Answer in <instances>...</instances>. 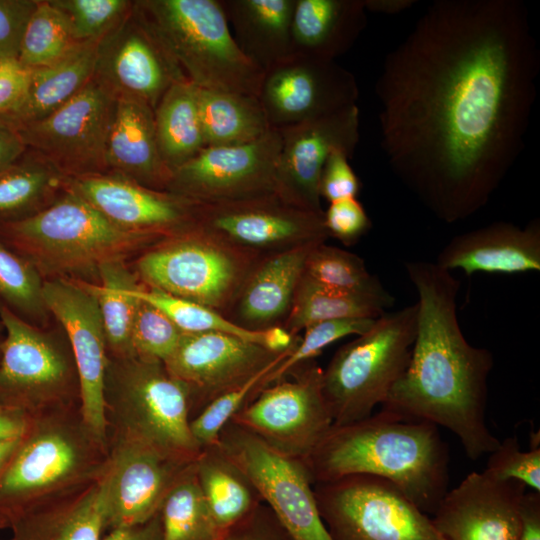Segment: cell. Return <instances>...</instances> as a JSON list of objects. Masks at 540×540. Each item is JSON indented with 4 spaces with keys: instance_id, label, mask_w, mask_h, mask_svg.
<instances>
[{
    "instance_id": "16",
    "label": "cell",
    "mask_w": 540,
    "mask_h": 540,
    "mask_svg": "<svg viewBox=\"0 0 540 540\" xmlns=\"http://www.w3.org/2000/svg\"><path fill=\"white\" fill-rule=\"evenodd\" d=\"M93 79L117 100H138L153 110L172 85L188 80L135 1L99 41Z\"/></svg>"
},
{
    "instance_id": "9",
    "label": "cell",
    "mask_w": 540,
    "mask_h": 540,
    "mask_svg": "<svg viewBox=\"0 0 540 540\" xmlns=\"http://www.w3.org/2000/svg\"><path fill=\"white\" fill-rule=\"evenodd\" d=\"M159 244L137 262L149 287L220 313L229 311L263 257L229 246L194 227Z\"/></svg>"
},
{
    "instance_id": "5",
    "label": "cell",
    "mask_w": 540,
    "mask_h": 540,
    "mask_svg": "<svg viewBox=\"0 0 540 540\" xmlns=\"http://www.w3.org/2000/svg\"><path fill=\"white\" fill-rule=\"evenodd\" d=\"M152 29L200 89L258 97L264 71L239 48L220 0H137Z\"/></svg>"
},
{
    "instance_id": "58",
    "label": "cell",
    "mask_w": 540,
    "mask_h": 540,
    "mask_svg": "<svg viewBox=\"0 0 540 540\" xmlns=\"http://www.w3.org/2000/svg\"><path fill=\"white\" fill-rule=\"evenodd\" d=\"M21 439L0 442V474L19 447Z\"/></svg>"
},
{
    "instance_id": "52",
    "label": "cell",
    "mask_w": 540,
    "mask_h": 540,
    "mask_svg": "<svg viewBox=\"0 0 540 540\" xmlns=\"http://www.w3.org/2000/svg\"><path fill=\"white\" fill-rule=\"evenodd\" d=\"M30 69L18 59L0 60V117L9 113L22 99L29 82Z\"/></svg>"
},
{
    "instance_id": "26",
    "label": "cell",
    "mask_w": 540,
    "mask_h": 540,
    "mask_svg": "<svg viewBox=\"0 0 540 540\" xmlns=\"http://www.w3.org/2000/svg\"><path fill=\"white\" fill-rule=\"evenodd\" d=\"M317 245H304L261 257L229 309L233 316L231 320L250 330H264L283 323L303 276L307 257Z\"/></svg>"
},
{
    "instance_id": "13",
    "label": "cell",
    "mask_w": 540,
    "mask_h": 540,
    "mask_svg": "<svg viewBox=\"0 0 540 540\" xmlns=\"http://www.w3.org/2000/svg\"><path fill=\"white\" fill-rule=\"evenodd\" d=\"M116 104L92 78L59 109L17 130L27 149L68 179L107 173L106 145Z\"/></svg>"
},
{
    "instance_id": "42",
    "label": "cell",
    "mask_w": 540,
    "mask_h": 540,
    "mask_svg": "<svg viewBox=\"0 0 540 540\" xmlns=\"http://www.w3.org/2000/svg\"><path fill=\"white\" fill-rule=\"evenodd\" d=\"M376 319L327 320L308 326L292 350L265 376L259 391L286 378L298 366L314 360L327 346L337 340L350 335L364 334L373 326Z\"/></svg>"
},
{
    "instance_id": "27",
    "label": "cell",
    "mask_w": 540,
    "mask_h": 540,
    "mask_svg": "<svg viewBox=\"0 0 540 540\" xmlns=\"http://www.w3.org/2000/svg\"><path fill=\"white\" fill-rule=\"evenodd\" d=\"M107 173L166 191L171 173L161 158L154 110L144 102L118 99L106 145Z\"/></svg>"
},
{
    "instance_id": "18",
    "label": "cell",
    "mask_w": 540,
    "mask_h": 540,
    "mask_svg": "<svg viewBox=\"0 0 540 540\" xmlns=\"http://www.w3.org/2000/svg\"><path fill=\"white\" fill-rule=\"evenodd\" d=\"M292 348L276 353L227 334L183 332L163 363L186 387L192 420L217 397L276 366Z\"/></svg>"
},
{
    "instance_id": "15",
    "label": "cell",
    "mask_w": 540,
    "mask_h": 540,
    "mask_svg": "<svg viewBox=\"0 0 540 540\" xmlns=\"http://www.w3.org/2000/svg\"><path fill=\"white\" fill-rule=\"evenodd\" d=\"M193 227L236 249L265 256L326 243L323 215L294 206L277 194L252 200L195 203Z\"/></svg>"
},
{
    "instance_id": "2",
    "label": "cell",
    "mask_w": 540,
    "mask_h": 540,
    "mask_svg": "<svg viewBox=\"0 0 540 540\" xmlns=\"http://www.w3.org/2000/svg\"><path fill=\"white\" fill-rule=\"evenodd\" d=\"M418 294L417 328L408 365L381 409L442 426L477 460L500 444L486 423L493 355L471 345L457 316L460 281L430 261H407Z\"/></svg>"
},
{
    "instance_id": "49",
    "label": "cell",
    "mask_w": 540,
    "mask_h": 540,
    "mask_svg": "<svg viewBox=\"0 0 540 540\" xmlns=\"http://www.w3.org/2000/svg\"><path fill=\"white\" fill-rule=\"evenodd\" d=\"M38 0H0V60L18 59L25 29Z\"/></svg>"
},
{
    "instance_id": "54",
    "label": "cell",
    "mask_w": 540,
    "mask_h": 540,
    "mask_svg": "<svg viewBox=\"0 0 540 540\" xmlns=\"http://www.w3.org/2000/svg\"><path fill=\"white\" fill-rule=\"evenodd\" d=\"M26 150L18 130L0 119V173L17 163Z\"/></svg>"
},
{
    "instance_id": "50",
    "label": "cell",
    "mask_w": 540,
    "mask_h": 540,
    "mask_svg": "<svg viewBox=\"0 0 540 540\" xmlns=\"http://www.w3.org/2000/svg\"><path fill=\"white\" fill-rule=\"evenodd\" d=\"M351 157L342 150L333 151L328 157L319 182L320 197L329 203L356 198L361 182L349 164Z\"/></svg>"
},
{
    "instance_id": "34",
    "label": "cell",
    "mask_w": 540,
    "mask_h": 540,
    "mask_svg": "<svg viewBox=\"0 0 540 540\" xmlns=\"http://www.w3.org/2000/svg\"><path fill=\"white\" fill-rule=\"evenodd\" d=\"M197 98L206 146L250 143L271 129L256 96L198 88Z\"/></svg>"
},
{
    "instance_id": "37",
    "label": "cell",
    "mask_w": 540,
    "mask_h": 540,
    "mask_svg": "<svg viewBox=\"0 0 540 540\" xmlns=\"http://www.w3.org/2000/svg\"><path fill=\"white\" fill-rule=\"evenodd\" d=\"M98 269L101 285L84 284L97 300L107 345L116 357L133 356L131 330L139 303L133 290L139 285L119 259L106 261Z\"/></svg>"
},
{
    "instance_id": "20",
    "label": "cell",
    "mask_w": 540,
    "mask_h": 540,
    "mask_svg": "<svg viewBox=\"0 0 540 540\" xmlns=\"http://www.w3.org/2000/svg\"><path fill=\"white\" fill-rule=\"evenodd\" d=\"M193 463L169 458L141 442L116 436L97 479L106 530L149 521L159 512L180 475Z\"/></svg>"
},
{
    "instance_id": "22",
    "label": "cell",
    "mask_w": 540,
    "mask_h": 540,
    "mask_svg": "<svg viewBox=\"0 0 540 540\" xmlns=\"http://www.w3.org/2000/svg\"><path fill=\"white\" fill-rule=\"evenodd\" d=\"M525 485L484 470L447 490L432 522L445 540H518Z\"/></svg>"
},
{
    "instance_id": "12",
    "label": "cell",
    "mask_w": 540,
    "mask_h": 540,
    "mask_svg": "<svg viewBox=\"0 0 540 540\" xmlns=\"http://www.w3.org/2000/svg\"><path fill=\"white\" fill-rule=\"evenodd\" d=\"M217 444L250 479L292 540H332L304 461L274 450L232 422L223 428Z\"/></svg>"
},
{
    "instance_id": "40",
    "label": "cell",
    "mask_w": 540,
    "mask_h": 540,
    "mask_svg": "<svg viewBox=\"0 0 540 540\" xmlns=\"http://www.w3.org/2000/svg\"><path fill=\"white\" fill-rule=\"evenodd\" d=\"M77 44L65 15L50 0H38L25 29L18 61L29 69L46 66Z\"/></svg>"
},
{
    "instance_id": "44",
    "label": "cell",
    "mask_w": 540,
    "mask_h": 540,
    "mask_svg": "<svg viewBox=\"0 0 540 540\" xmlns=\"http://www.w3.org/2000/svg\"><path fill=\"white\" fill-rule=\"evenodd\" d=\"M275 367L258 373L244 384L217 397L190 421L192 435L202 449L218 443L223 428L253 399L265 376Z\"/></svg>"
},
{
    "instance_id": "45",
    "label": "cell",
    "mask_w": 540,
    "mask_h": 540,
    "mask_svg": "<svg viewBox=\"0 0 540 540\" xmlns=\"http://www.w3.org/2000/svg\"><path fill=\"white\" fill-rule=\"evenodd\" d=\"M183 332L160 310L139 299L131 330L133 354L164 362Z\"/></svg>"
},
{
    "instance_id": "32",
    "label": "cell",
    "mask_w": 540,
    "mask_h": 540,
    "mask_svg": "<svg viewBox=\"0 0 540 540\" xmlns=\"http://www.w3.org/2000/svg\"><path fill=\"white\" fill-rule=\"evenodd\" d=\"M195 469L201 491L220 533L245 518L263 502L250 479L218 444L202 449Z\"/></svg>"
},
{
    "instance_id": "35",
    "label": "cell",
    "mask_w": 540,
    "mask_h": 540,
    "mask_svg": "<svg viewBox=\"0 0 540 540\" xmlns=\"http://www.w3.org/2000/svg\"><path fill=\"white\" fill-rule=\"evenodd\" d=\"M393 304L394 298L390 293L379 296L339 292L302 276L289 313L281 326L296 337L308 326L322 321L376 319Z\"/></svg>"
},
{
    "instance_id": "29",
    "label": "cell",
    "mask_w": 540,
    "mask_h": 540,
    "mask_svg": "<svg viewBox=\"0 0 540 540\" xmlns=\"http://www.w3.org/2000/svg\"><path fill=\"white\" fill-rule=\"evenodd\" d=\"M98 43H78L59 60L30 69L22 99L0 119L18 129L47 117L63 106L93 78Z\"/></svg>"
},
{
    "instance_id": "28",
    "label": "cell",
    "mask_w": 540,
    "mask_h": 540,
    "mask_svg": "<svg viewBox=\"0 0 540 540\" xmlns=\"http://www.w3.org/2000/svg\"><path fill=\"white\" fill-rule=\"evenodd\" d=\"M364 0H296L291 20L293 54L335 60L366 26Z\"/></svg>"
},
{
    "instance_id": "3",
    "label": "cell",
    "mask_w": 540,
    "mask_h": 540,
    "mask_svg": "<svg viewBox=\"0 0 540 540\" xmlns=\"http://www.w3.org/2000/svg\"><path fill=\"white\" fill-rule=\"evenodd\" d=\"M304 463L313 484L358 474L385 479L426 514L448 490L449 453L438 427L383 409L333 424Z\"/></svg>"
},
{
    "instance_id": "38",
    "label": "cell",
    "mask_w": 540,
    "mask_h": 540,
    "mask_svg": "<svg viewBox=\"0 0 540 540\" xmlns=\"http://www.w3.org/2000/svg\"><path fill=\"white\" fill-rule=\"evenodd\" d=\"M195 462L180 475L160 507L163 540H215L221 534L201 491Z\"/></svg>"
},
{
    "instance_id": "30",
    "label": "cell",
    "mask_w": 540,
    "mask_h": 540,
    "mask_svg": "<svg viewBox=\"0 0 540 540\" xmlns=\"http://www.w3.org/2000/svg\"><path fill=\"white\" fill-rule=\"evenodd\" d=\"M234 39L260 69L290 57L291 20L296 0H220Z\"/></svg>"
},
{
    "instance_id": "43",
    "label": "cell",
    "mask_w": 540,
    "mask_h": 540,
    "mask_svg": "<svg viewBox=\"0 0 540 540\" xmlns=\"http://www.w3.org/2000/svg\"><path fill=\"white\" fill-rule=\"evenodd\" d=\"M67 18L77 43L100 41L132 9L129 0H50Z\"/></svg>"
},
{
    "instance_id": "56",
    "label": "cell",
    "mask_w": 540,
    "mask_h": 540,
    "mask_svg": "<svg viewBox=\"0 0 540 540\" xmlns=\"http://www.w3.org/2000/svg\"><path fill=\"white\" fill-rule=\"evenodd\" d=\"M102 540H163L160 514L140 525L109 530Z\"/></svg>"
},
{
    "instance_id": "51",
    "label": "cell",
    "mask_w": 540,
    "mask_h": 540,
    "mask_svg": "<svg viewBox=\"0 0 540 540\" xmlns=\"http://www.w3.org/2000/svg\"><path fill=\"white\" fill-rule=\"evenodd\" d=\"M215 540H292L273 511L260 503L245 518L224 530Z\"/></svg>"
},
{
    "instance_id": "21",
    "label": "cell",
    "mask_w": 540,
    "mask_h": 540,
    "mask_svg": "<svg viewBox=\"0 0 540 540\" xmlns=\"http://www.w3.org/2000/svg\"><path fill=\"white\" fill-rule=\"evenodd\" d=\"M357 105L332 115L278 129L281 136L276 168L277 195L301 209L323 215L319 182L335 150L352 157L359 142Z\"/></svg>"
},
{
    "instance_id": "46",
    "label": "cell",
    "mask_w": 540,
    "mask_h": 540,
    "mask_svg": "<svg viewBox=\"0 0 540 540\" xmlns=\"http://www.w3.org/2000/svg\"><path fill=\"white\" fill-rule=\"evenodd\" d=\"M43 282L35 268L0 244V295L26 313L46 309Z\"/></svg>"
},
{
    "instance_id": "31",
    "label": "cell",
    "mask_w": 540,
    "mask_h": 540,
    "mask_svg": "<svg viewBox=\"0 0 540 540\" xmlns=\"http://www.w3.org/2000/svg\"><path fill=\"white\" fill-rule=\"evenodd\" d=\"M10 540H102L105 512L98 480L18 518Z\"/></svg>"
},
{
    "instance_id": "7",
    "label": "cell",
    "mask_w": 540,
    "mask_h": 540,
    "mask_svg": "<svg viewBox=\"0 0 540 540\" xmlns=\"http://www.w3.org/2000/svg\"><path fill=\"white\" fill-rule=\"evenodd\" d=\"M417 303L379 316L364 334L342 345L322 373L333 424L372 414L405 371L415 340Z\"/></svg>"
},
{
    "instance_id": "24",
    "label": "cell",
    "mask_w": 540,
    "mask_h": 540,
    "mask_svg": "<svg viewBox=\"0 0 540 540\" xmlns=\"http://www.w3.org/2000/svg\"><path fill=\"white\" fill-rule=\"evenodd\" d=\"M69 189L112 223L132 231L176 234L193 227L195 202L117 174L68 179Z\"/></svg>"
},
{
    "instance_id": "1",
    "label": "cell",
    "mask_w": 540,
    "mask_h": 540,
    "mask_svg": "<svg viewBox=\"0 0 540 540\" xmlns=\"http://www.w3.org/2000/svg\"><path fill=\"white\" fill-rule=\"evenodd\" d=\"M540 54L518 0H437L384 60L381 146L440 221L483 208L523 147Z\"/></svg>"
},
{
    "instance_id": "41",
    "label": "cell",
    "mask_w": 540,
    "mask_h": 540,
    "mask_svg": "<svg viewBox=\"0 0 540 540\" xmlns=\"http://www.w3.org/2000/svg\"><path fill=\"white\" fill-rule=\"evenodd\" d=\"M64 177L33 152L0 173V214L25 210L41 200Z\"/></svg>"
},
{
    "instance_id": "39",
    "label": "cell",
    "mask_w": 540,
    "mask_h": 540,
    "mask_svg": "<svg viewBox=\"0 0 540 540\" xmlns=\"http://www.w3.org/2000/svg\"><path fill=\"white\" fill-rule=\"evenodd\" d=\"M303 276L339 292L379 296L389 294L380 280L368 271L361 257L326 243L311 250Z\"/></svg>"
},
{
    "instance_id": "4",
    "label": "cell",
    "mask_w": 540,
    "mask_h": 540,
    "mask_svg": "<svg viewBox=\"0 0 540 540\" xmlns=\"http://www.w3.org/2000/svg\"><path fill=\"white\" fill-rule=\"evenodd\" d=\"M107 453L81 417L34 415L0 474V529L10 528L22 515L44 503L93 483Z\"/></svg>"
},
{
    "instance_id": "8",
    "label": "cell",
    "mask_w": 540,
    "mask_h": 540,
    "mask_svg": "<svg viewBox=\"0 0 540 540\" xmlns=\"http://www.w3.org/2000/svg\"><path fill=\"white\" fill-rule=\"evenodd\" d=\"M9 230L45 267L58 272L98 267L172 235L124 229L70 189L45 209L11 222Z\"/></svg>"
},
{
    "instance_id": "14",
    "label": "cell",
    "mask_w": 540,
    "mask_h": 540,
    "mask_svg": "<svg viewBox=\"0 0 540 540\" xmlns=\"http://www.w3.org/2000/svg\"><path fill=\"white\" fill-rule=\"evenodd\" d=\"M280 145V131L271 128L250 143L206 146L172 172L166 191L202 204L275 195Z\"/></svg>"
},
{
    "instance_id": "33",
    "label": "cell",
    "mask_w": 540,
    "mask_h": 540,
    "mask_svg": "<svg viewBox=\"0 0 540 540\" xmlns=\"http://www.w3.org/2000/svg\"><path fill=\"white\" fill-rule=\"evenodd\" d=\"M197 92L188 80L175 83L154 110L159 152L171 174L206 147Z\"/></svg>"
},
{
    "instance_id": "55",
    "label": "cell",
    "mask_w": 540,
    "mask_h": 540,
    "mask_svg": "<svg viewBox=\"0 0 540 540\" xmlns=\"http://www.w3.org/2000/svg\"><path fill=\"white\" fill-rule=\"evenodd\" d=\"M33 415L7 406H0V442L23 438L31 425Z\"/></svg>"
},
{
    "instance_id": "10",
    "label": "cell",
    "mask_w": 540,
    "mask_h": 540,
    "mask_svg": "<svg viewBox=\"0 0 540 540\" xmlns=\"http://www.w3.org/2000/svg\"><path fill=\"white\" fill-rule=\"evenodd\" d=\"M332 540H445L432 519L391 482L348 475L313 484Z\"/></svg>"
},
{
    "instance_id": "25",
    "label": "cell",
    "mask_w": 540,
    "mask_h": 540,
    "mask_svg": "<svg viewBox=\"0 0 540 540\" xmlns=\"http://www.w3.org/2000/svg\"><path fill=\"white\" fill-rule=\"evenodd\" d=\"M435 263L447 270L517 274L540 271V221L524 227L498 221L454 236Z\"/></svg>"
},
{
    "instance_id": "47",
    "label": "cell",
    "mask_w": 540,
    "mask_h": 540,
    "mask_svg": "<svg viewBox=\"0 0 540 540\" xmlns=\"http://www.w3.org/2000/svg\"><path fill=\"white\" fill-rule=\"evenodd\" d=\"M484 471L497 479L521 482L540 493V445H530L529 451H523L515 436L508 437L489 453Z\"/></svg>"
},
{
    "instance_id": "19",
    "label": "cell",
    "mask_w": 540,
    "mask_h": 540,
    "mask_svg": "<svg viewBox=\"0 0 540 540\" xmlns=\"http://www.w3.org/2000/svg\"><path fill=\"white\" fill-rule=\"evenodd\" d=\"M42 298L69 337L79 380L80 415L91 435L107 448L105 407L106 336L95 296L84 283L43 282Z\"/></svg>"
},
{
    "instance_id": "11",
    "label": "cell",
    "mask_w": 540,
    "mask_h": 540,
    "mask_svg": "<svg viewBox=\"0 0 540 540\" xmlns=\"http://www.w3.org/2000/svg\"><path fill=\"white\" fill-rule=\"evenodd\" d=\"M315 360L260 390L230 422L274 450L305 461L333 425Z\"/></svg>"
},
{
    "instance_id": "23",
    "label": "cell",
    "mask_w": 540,
    "mask_h": 540,
    "mask_svg": "<svg viewBox=\"0 0 540 540\" xmlns=\"http://www.w3.org/2000/svg\"><path fill=\"white\" fill-rule=\"evenodd\" d=\"M0 318L6 330L0 348V406L42 413L66 382V360L49 339L7 308H0Z\"/></svg>"
},
{
    "instance_id": "17",
    "label": "cell",
    "mask_w": 540,
    "mask_h": 540,
    "mask_svg": "<svg viewBox=\"0 0 540 540\" xmlns=\"http://www.w3.org/2000/svg\"><path fill=\"white\" fill-rule=\"evenodd\" d=\"M354 75L335 60L292 54L264 71L258 99L271 128L283 129L356 105Z\"/></svg>"
},
{
    "instance_id": "57",
    "label": "cell",
    "mask_w": 540,
    "mask_h": 540,
    "mask_svg": "<svg viewBox=\"0 0 540 540\" xmlns=\"http://www.w3.org/2000/svg\"><path fill=\"white\" fill-rule=\"evenodd\" d=\"M414 3V0H364L366 11L382 14L400 13Z\"/></svg>"
},
{
    "instance_id": "36",
    "label": "cell",
    "mask_w": 540,
    "mask_h": 540,
    "mask_svg": "<svg viewBox=\"0 0 540 540\" xmlns=\"http://www.w3.org/2000/svg\"><path fill=\"white\" fill-rule=\"evenodd\" d=\"M133 294L160 310L184 333L227 334L276 353L284 342L283 332L278 326L250 330L239 326L216 310L152 287L146 289L139 286L133 290Z\"/></svg>"
},
{
    "instance_id": "6",
    "label": "cell",
    "mask_w": 540,
    "mask_h": 540,
    "mask_svg": "<svg viewBox=\"0 0 540 540\" xmlns=\"http://www.w3.org/2000/svg\"><path fill=\"white\" fill-rule=\"evenodd\" d=\"M106 418L117 435L152 447L182 462H195L202 448L190 429L186 387L160 360L136 355L107 363Z\"/></svg>"
},
{
    "instance_id": "48",
    "label": "cell",
    "mask_w": 540,
    "mask_h": 540,
    "mask_svg": "<svg viewBox=\"0 0 540 540\" xmlns=\"http://www.w3.org/2000/svg\"><path fill=\"white\" fill-rule=\"evenodd\" d=\"M323 223L328 236L346 246L357 243L371 228V220L357 198L329 203L323 213Z\"/></svg>"
},
{
    "instance_id": "53",
    "label": "cell",
    "mask_w": 540,
    "mask_h": 540,
    "mask_svg": "<svg viewBox=\"0 0 540 540\" xmlns=\"http://www.w3.org/2000/svg\"><path fill=\"white\" fill-rule=\"evenodd\" d=\"M518 540H540V493H524L520 505Z\"/></svg>"
}]
</instances>
